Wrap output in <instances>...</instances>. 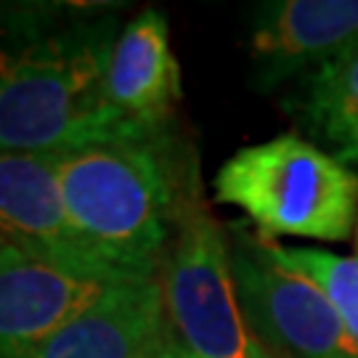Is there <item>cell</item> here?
<instances>
[{
    "label": "cell",
    "instance_id": "cell-9",
    "mask_svg": "<svg viewBox=\"0 0 358 358\" xmlns=\"http://www.w3.org/2000/svg\"><path fill=\"white\" fill-rule=\"evenodd\" d=\"M170 332L159 276L120 282L22 358H138Z\"/></svg>",
    "mask_w": 358,
    "mask_h": 358
},
{
    "label": "cell",
    "instance_id": "cell-7",
    "mask_svg": "<svg viewBox=\"0 0 358 358\" xmlns=\"http://www.w3.org/2000/svg\"><path fill=\"white\" fill-rule=\"evenodd\" d=\"M358 45V0H271L252 11L250 51L260 90L306 80Z\"/></svg>",
    "mask_w": 358,
    "mask_h": 358
},
{
    "label": "cell",
    "instance_id": "cell-12",
    "mask_svg": "<svg viewBox=\"0 0 358 358\" xmlns=\"http://www.w3.org/2000/svg\"><path fill=\"white\" fill-rule=\"evenodd\" d=\"M268 255L289 271L306 276L327 294V300L340 313L348 332L358 340V255H337L316 247H284L260 236Z\"/></svg>",
    "mask_w": 358,
    "mask_h": 358
},
{
    "label": "cell",
    "instance_id": "cell-15",
    "mask_svg": "<svg viewBox=\"0 0 358 358\" xmlns=\"http://www.w3.org/2000/svg\"><path fill=\"white\" fill-rule=\"evenodd\" d=\"M356 250H358V226H356Z\"/></svg>",
    "mask_w": 358,
    "mask_h": 358
},
{
    "label": "cell",
    "instance_id": "cell-11",
    "mask_svg": "<svg viewBox=\"0 0 358 358\" xmlns=\"http://www.w3.org/2000/svg\"><path fill=\"white\" fill-rule=\"evenodd\" d=\"M287 112L310 143L358 170V45L297 83Z\"/></svg>",
    "mask_w": 358,
    "mask_h": 358
},
{
    "label": "cell",
    "instance_id": "cell-10",
    "mask_svg": "<svg viewBox=\"0 0 358 358\" xmlns=\"http://www.w3.org/2000/svg\"><path fill=\"white\" fill-rule=\"evenodd\" d=\"M106 99L122 117L157 136L173 117L183 85L162 11L146 8L117 32L106 69Z\"/></svg>",
    "mask_w": 358,
    "mask_h": 358
},
{
    "label": "cell",
    "instance_id": "cell-8",
    "mask_svg": "<svg viewBox=\"0 0 358 358\" xmlns=\"http://www.w3.org/2000/svg\"><path fill=\"white\" fill-rule=\"evenodd\" d=\"M112 284L51 266L0 236V358H22L83 316Z\"/></svg>",
    "mask_w": 358,
    "mask_h": 358
},
{
    "label": "cell",
    "instance_id": "cell-4",
    "mask_svg": "<svg viewBox=\"0 0 358 358\" xmlns=\"http://www.w3.org/2000/svg\"><path fill=\"white\" fill-rule=\"evenodd\" d=\"M159 284L167 324L192 358H268L244 319L229 236L196 186L180 189Z\"/></svg>",
    "mask_w": 358,
    "mask_h": 358
},
{
    "label": "cell",
    "instance_id": "cell-2",
    "mask_svg": "<svg viewBox=\"0 0 358 358\" xmlns=\"http://www.w3.org/2000/svg\"><path fill=\"white\" fill-rule=\"evenodd\" d=\"M56 170L83 242L128 282L159 276L183 189L162 136L56 154Z\"/></svg>",
    "mask_w": 358,
    "mask_h": 358
},
{
    "label": "cell",
    "instance_id": "cell-1",
    "mask_svg": "<svg viewBox=\"0 0 358 358\" xmlns=\"http://www.w3.org/2000/svg\"><path fill=\"white\" fill-rule=\"evenodd\" d=\"M115 40V22L101 19L3 43L0 154H69L157 138L106 99Z\"/></svg>",
    "mask_w": 358,
    "mask_h": 358
},
{
    "label": "cell",
    "instance_id": "cell-3",
    "mask_svg": "<svg viewBox=\"0 0 358 358\" xmlns=\"http://www.w3.org/2000/svg\"><path fill=\"white\" fill-rule=\"evenodd\" d=\"M213 189L220 205L239 207L257 234L273 242H348L356 234L358 173L297 133L231 154Z\"/></svg>",
    "mask_w": 358,
    "mask_h": 358
},
{
    "label": "cell",
    "instance_id": "cell-16",
    "mask_svg": "<svg viewBox=\"0 0 358 358\" xmlns=\"http://www.w3.org/2000/svg\"><path fill=\"white\" fill-rule=\"evenodd\" d=\"M268 358H276V356H271V353H268Z\"/></svg>",
    "mask_w": 358,
    "mask_h": 358
},
{
    "label": "cell",
    "instance_id": "cell-6",
    "mask_svg": "<svg viewBox=\"0 0 358 358\" xmlns=\"http://www.w3.org/2000/svg\"><path fill=\"white\" fill-rule=\"evenodd\" d=\"M0 236L51 266L93 282H128L75 231L56 154H0Z\"/></svg>",
    "mask_w": 358,
    "mask_h": 358
},
{
    "label": "cell",
    "instance_id": "cell-13",
    "mask_svg": "<svg viewBox=\"0 0 358 358\" xmlns=\"http://www.w3.org/2000/svg\"><path fill=\"white\" fill-rule=\"evenodd\" d=\"M173 345H176V334L170 332L165 340H159L157 345H152L149 350H143L138 358H173Z\"/></svg>",
    "mask_w": 358,
    "mask_h": 358
},
{
    "label": "cell",
    "instance_id": "cell-5",
    "mask_svg": "<svg viewBox=\"0 0 358 358\" xmlns=\"http://www.w3.org/2000/svg\"><path fill=\"white\" fill-rule=\"evenodd\" d=\"M231 263L244 319L276 358H358V340L316 284L273 260L257 231L231 226Z\"/></svg>",
    "mask_w": 358,
    "mask_h": 358
},
{
    "label": "cell",
    "instance_id": "cell-14",
    "mask_svg": "<svg viewBox=\"0 0 358 358\" xmlns=\"http://www.w3.org/2000/svg\"><path fill=\"white\" fill-rule=\"evenodd\" d=\"M173 358H192L183 348L178 345V340H176V345H173Z\"/></svg>",
    "mask_w": 358,
    "mask_h": 358
}]
</instances>
